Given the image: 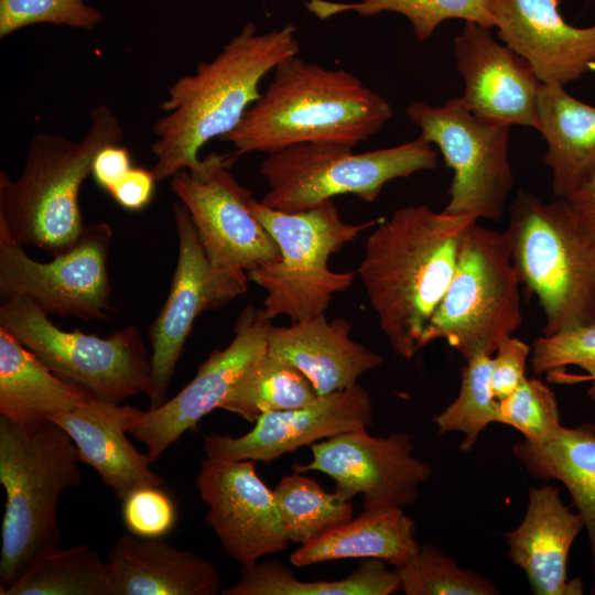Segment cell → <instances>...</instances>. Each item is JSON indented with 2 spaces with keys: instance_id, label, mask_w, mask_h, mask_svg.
<instances>
[{
  "instance_id": "obj_1",
  "label": "cell",
  "mask_w": 595,
  "mask_h": 595,
  "mask_svg": "<svg viewBox=\"0 0 595 595\" xmlns=\"http://www.w3.org/2000/svg\"><path fill=\"white\" fill-rule=\"evenodd\" d=\"M478 219L407 206L380 219L356 270L393 351L411 359L445 294L468 227Z\"/></svg>"
},
{
  "instance_id": "obj_2",
  "label": "cell",
  "mask_w": 595,
  "mask_h": 595,
  "mask_svg": "<svg viewBox=\"0 0 595 595\" xmlns=\"http://www.w3.org/2000/svg\"><path fill=\"white\" fill-rule=\"evenodd\" d=\"M299 52L294 25L258 34L256 24L248 22L212 61L201 62L193 74L171 85L160 105L165 115L152 127L156 181L181 170L199 173L206 163L198 158L201 149L235 129L261 96L262 78Z\"/></svg>"
},
{
  "instance_id": "obj_3",
  "label": "cell",
  "mask_w": 595,
  "mask_h": 595,
  "mask_svg": "<svg viewBox=\"0 0 595 595\" xmlns=\"http://www.w3.org/2000/svg\"><path fill=\"white\" fill-rule=\"evenodd\" d=\"M391 117L389 102L354 74L306 62L298 54L274 68L259 99L220 140L231 143L238 156L306 142L354 148Z\"/></svg>"
},
{
  "instance_id": "obj_4",
  "label": "cell",
  "mask_w": 595,
  "mask_h": 595,
  "mask_svg": "<svg viewBox=\"0 0 595 595\" xmlns=\"http://www.w3.org/2000/svg\"><path fill=\"white\" fill-rule=\"evenodd\" d=\"M90 125L78 141L48 132L35 133L29 143L20 176L0 173V227L15 242L56 256L82 236L78 197L96 154L119 143L122 126L106 105L89 110Z\"/></svg>"
},
{
  "instance_id": "obj_5",
  "label": "cell",
  "mask_w": 595,
  "mask_h": 595,
  "mask_svg": "<svg viewBox=\"0 0 595 595\" xmlns=\"http://www.w3.org/2000/svg\"><path fill=\"white\" fill-rule=\"evenodd\" d=\"M78 450L52 420L28 433L0 416V483L6 490L1 528L0 592L41 555L60 548L62 493L82 482Z\"/></svg>"
},
{
  "instance_id": "obj_6",
  "label": "cell",
  "mask_w": 595,
  "mask_h": 595,
  "mask_svg": "<svg viewBox=\"0 0 595 595\" xmlns=\"http://www.w3.org/2000/svg\"><path fill=\"white\" fill-rule=\"evenodd\" d=\"M507 232L521 283L539 301L543 335L595 322V238L565 198L519 191Z\"/></svg>"
},
{
  "instance_id": "obj_7",
  "label": "cell",
  "mask_w": 595,
  "mask_h": 595,
  "mask_svg": "<svg viewBox=\"0 0 595 595\" xmlns=\"http://www.w3.org/2000/svg\"><path fill=\"white\" fill-rule=\"evenodd\" d=\"M249 207L281 253L278 261L248 272L249 279L266 291L262 310L271 321L288 316L295 322L325 314L333 296L347 290L356 275L354 271L331 270L328 258L380 221L348 224L333 199L309 210L284 213L251 196Z\"/></svg>"
},
{
  "instance_id": "obj_8",
  "label": "cell",
  "mask_w": 595,
  "mask_h": 595,
  "mask_svg": "<svg viewBox=\"0 0 595 595\" xmlns=\"http://www.w3.org/2000/svg\"><path fill=\"white\" fill-rule=\"evenodd\" d=\"M520 284L507 230L474 221L421 348L443 339L465 360L478 354L493 356L499 343L522 324Z\"/></svg>"
},
{
  "instance_id": "obj_9",
  "label": "cell",
  "mask_w": 595,
  "mask_h": 595,
  "mask_svg": "<svg viewBox=\"0 0 595 595\" xmlns=\"http://www.w3.org/2000/svg\"><path fill=\"white\" fill-rule=\"evenodd\" d=\"M436 165L437 153L423 136L361 153L340 143H298L268 153L261 162L268 191L260 202L284 213L309 210L344 194L374 202L390 181Z\"/></svg>"
},
{
  "instance_id": "obj_10",
  "label": "cell",
  "mask_w": 595,
  "mask_h": 595,
  "mask_svg": "<svg viewBox=\"0 0 595 595\" xmlns=\"http://www.w3.org/2000/svg\"><path fill=\"white\" fill-rule=\"evenodd\" d=\"M0 327L58 377L96 399L120 403L150 390L151 356L137 325L106 338L78 329L63 331L33 302L13 298L1 303Z\"/></svg>"
},
{
  "instance_id": "obj_11",
  "label": "cell",
  "mask_w": 595,
  "mask_h": 595,
  "mask_svg": "<svg viewBox=\"0 0 595 595\" xmlns=\"http://www.w3.org/2000/svg\"><path fill=\"white\" fill-rule=\"evenodd\" d=\"M407 115L453 172L444 213L498 220L513 186L508 158L509 125L475 116L461 97L433 107L412 102Z\"/></svg>"
},
{
  "instance_id": "obj_12",
  "label": "cell",
  "mask_w": 595,
  "mask_h": 595,
  "mask_svg": "<svg viewBox=\"0 0 595 595\" xmlns=\"http://www.w3.org/2000/svg\"><path fill=\"white\" fill-rule=\"evenodd\" d=\"M112 235L105 221L86 225L75 245L41 262L0 227L1 301L24 298L47 315L108 321L115 311L107 268Z\"/></svg>"
},
{
  "instance_id": "obj_13",
  "label": "cell",
  "mask_w": 595,
  "mask_h": 595,
  "mask_svg": "<svg viewBox=\"0 0 595 595\" xmlns=\"http://www.w3.org/2000/svg\"><path fill=\"white\" fill-rule=\"evenodd\" d=\"M178 253L167 298L149 327L152 346L150 408L166 401L170 382L195 320L225 306L248 289V273L214 264L194 221L181 202L172 206Z\"/></svg>"
},
{
  "instance_id": "obj_14",
  "label": "cell",
  "mask_w": 595,
  "mask_h": 595,
  "mask_svg": "<svg viewBox=\"0 0 595 595\" xmlns=\"http://www.w3.org/2000/svg\"><path fill=\"white\" fill-rule=\"evenodd\" d=\"M238 155L210 153L199 173L181 170L171 190L187 208L203 248L219 267L247 273L278 261L280 249L249 207L251 192L229 172Z\"/></svg>"
},
{
  "instance_id": "obj_15",
  "label": "cell",
  "mask_w": 595,
  "mask_h": 595,
  "mask_svg": "<svg viewBox=\"0 0 595 595\" xmlns=\"http://www.w3.org/2000/svg\"><path fill=\"white\" fill-rule=\"evenodd\" d=\"M310 446L312 461L294 464L292 469L326 474L343 499L349 501L361 495L364 509L414 504L418 486L432 474L431 466L413 455L411 439L405 433L375 437L367 429H359Z\"/></svg>"
},
{
  "instance_id": "obj_16",
  "label": "cell",
  "mask_w": 595,
  "mask_h": 595,
  "mask_svg": "<svg viewBox=\"0 0 595 595\" xmlns=\"http://www.w3.org/2000/svg\"><path fill=\"white\" fill-rule=\"evenodd\" d=\"M270 325L262 309L247 305L226 348L213 350L195 377L172 399L139 411L128 433L147 446L152 463L186 431H197L198 422L219 408L239 378L267 349Z\"/></svg>"
},
{
  "instance_id": "obj_17",
  "label": "cell",
  "mask_w": 595,
  "mask_h": 595,
  "mask_svg": "<svg viewBox=\"0 0 595 595\" xmlns=\"http://www.w3.org/2000/svg\"><path fill=\"white\" fill-rule=\"evenodd\" d=\"M196 486L208 507L206 523L241 565L288 549L290 539L281 510L273 490L258 476L256 461L206 457Z\"/></svg>"
},
{
  "instance_id": "obj_18",
  "label": "cell",
  "mask_w": 595,
  "mask_h": 595,
  "mask_svg": "<svg viewBox=\"0 0 595 595\" xmlns=\"http://www.w3.org/2000/svg\"><path fill=\"white\" fill-rule=\"evenodd\" d=\"M372 424L368 392L357 382L346 389L320 396L312 403L260 415L248 433L204 436L206 457L215 461L270 463L299 447Z\"/></svg>"
},
{
  "instance_id": "obj_19",
  "label": "cell",
  "mask_w": 595,
  "mask_h": 595,
  "mask_svg": "<svg viewBox=\"0 0 595 595\" xmlns=\"http://www.w3.org/2000/svg\"><path fill=\"white\" fill-rule=\"evenodd\" d=\"M490 30L465 21L454 39L455 66L464 80L461 98L480 119L537 129L542 83L531 65L496 41Z\"/></svg>"
},
{
  "instance_id": "obj_20",
  "label": "cell",
  "mask_w": 595,
  "mask_h": 595,
  "mask_svg": "<svg viewBox=\"0 0 595 595\" xmlns=\"http://www.w3.org/2000/svg\"><path fill=\"white\" fill-rule=\"evenodd\" d=\"M498 39L523 57L542 84L566 85L595 69V24L577 28L561 0H488Z\"/></svg>"
},
{
  "instance_id": "obj_21",
  "label": "cell",
  "mask_w": 595,
  "mask_h": 595,
  "mask_svg": "<svg viewBox=\"0 0 595 595\" xmlns=\"http://www.w3.org/2000/svg\"><path fill=\"white\" fill-rule=\"evenodd\" d=\"M139 411L130 404L91 398L75 410L50 419L73 440L80 462L95 468L121 501L136 489L161 487L165 483L150 468L148 453L137 451L126 436Z\"/></svg>"
},
{
  "instance_id": "obj_22",
  "label": "cell",
  "mask_w": 595,
  "mask_h": 595,
  "mask_svg": "<svg viewBox=\"0 0 595 595\" xmlns=\"http://www.w3.org/2000/svg\"><path fill=\"white\" fill-rule=\"evenodd\" d=\"M584 529L578 512L564 505L554 486L532 487L521 523L505 533L509 558L537 595H582L583 582L567 576L570 549Z\"/></svg>"
},
{
  "instance_id": "obj_23",
  "label": "cell",
  "mask_w": 595,
  "mask_h": 595,
  "mask_svg": "<svg viewBox=\"0 0 595 595\" xmlns=\"http://www.w3.org/2000/svg\"><path fill=\"white\" fill-rule=\"evenodd\" d=\"M351 324L325 314L291 322L289 326L270 325L268 348L300 370L318 396L346 389L358 378L383 363L382 356L350 337Z\"/></svg>"
},
{
  "instance_id": "obj_24",
  "label": "cell",
  "mask_w": 595,
  "mask_h": 595,
  "mask_svg": "<svg viewBox=\"0 0 595 595\" xmlns=\"http://www.w3.org/2000/svg\"><path fill=\"white\" fill-rule=\"evenodd\" d=\"M108 563L112 595H217V569L201 555L172 547L162 538L122 534Z\"/></svg>"
},
{
  "instance_id": "obj_25",
  "label": "cell",
  "mask_w": 595,
  "mask_h": 595,
  "mask_svg": "<svg viewBox=\"0 0 595 595\" xmlns=\"http://www.w3.org/2000/svg\"><path fill=\"white\" fill-rule=\"evenodd\" d=\"M91 398L0 327V416L33 433L53 415L75 410Z\"/></svg>"
},
{
  "instance_id": "obj_26",
  "label": "cell",
  "mask_w": 595,
  "mask_h": 595,
  "mask_svg": "<svg viewBox=\"0 0 595 595\" xmlns=\"http://www.w3.org/2000/svg\"><path fill=\"white\" fill-rule=\"evenodd\" d=\"M537 130L548 149L555 197L572 194L595 170V107L567 94L563 85L542 84L537 100Z\"/></svg>"
},
{
  "instance_id": "obj_27",
  "label": "cell",
  "mask_w": 595,
  "mask_h": 595,
  "mask_svg": "<svg viewBox=\"0 0 595 595\" xmlns=\"http://www.w3.org/2000/svg\"><path fill=\"white\" fill-rule=\"evenodd\" d=\"M415 523L401 507L365 509L357 518L301 544L290 555L295 566L343 559H376L400 567L418 552Z\"/></svg>"
},
{
  "instance_id": "obj_28",
  "label": "cell",
  "mask_w": 595,
  "mask_h": 595,
  "mask_svg": "<svg viewBox=\"0 0 595 595\" xmlns=\"http://www.w3.org/2000/svg\"><path fill=\"white\" fill-rule=\"evenodd\" d=\"M512 451L532 476L556 479L569 490L587 531L595 592V425H562L552 439L541 443L524 439Z\"/></svg>"
},
{
  "instance_id": "obj_29",
  "label": "cell",
  "mask_w": 595,
  "mask_h": 595,
  "mask_svg": "<svg viewBox=\"0 0 595 595\" xmlns=\"http://www.w3.org/2000/svg\"><path fill=\"white\" fill-rule=\"evenodd\" d=\"M400 588L396 571L367 559L350 575L335 581L304 582L277 560L242 565L238 583L223 595H389Z\"/></svg>"
},
{
  "instance_id": "obj_30",
  "label": "cell",
  "mask_w": 595,
  "mask_h": 595,
  "mask_svg": "<svg viewBox=\"0 0 595 595\" xmlns=\"http://www.w3.org/2000/svg\"><path fill=\"white\" fill-rule=\"evenodd\" d=\"M318 397L300 370L267 346L230 389L219 408L255 423L264 413L301 408Z\"/></svg>"
},
{
  "instance_id": "obj_31",
  "label": "cell",
  "mask_w": 595,
  "mask_h": 595,
  "mask_svg": "<svg viewBox=\"0 0 595 595\" xmlns=\"http://www.w3.org/2000/svg\"><path fill=\"white\" fill-rule=\"evenodd\" d=\"M1 595H112L109 563L87 544L50 551L32 562Z\"/></svg>"
},
{
  "instance_id": "obj_32",
  "label": "cell",
  "mask_w": 595,
  "mask_h": 595,
  "mask_svg": "<svg viewBox=\"0 0 595 595\" xmlns=\"http://www.w3.org/2000/svg\"><path fill=\"white\" fill-rule=\"evenodd\" d=\"M305 7L322 20L348 11L365 17L382 12L398 13L409 20L415 37L421 42L430 39L437 25L447 19L494 28L488 0H363L355 3L309 0Z\"/></svg>"
},
{
  "instance_id": "obj_33",
  "label": "cell",
  "mask_w": 595,
  "mask_h": 595,
  "mask_svg": "<svg viewBox=\"0 0 595 595\" xmlns=\"http://www.w3.org/2000/svg\"><path fill=\"white\" fill-rule=\"evenodd\" d=\"M290 541L305 544L353 518V506L337 493L324 490L314 479L294 472L273 490Z\"/></svg>"
},
{
  "instance_id": "obj_34",
  "label": "cell",
  "mask_w": 595,
  "mask_h": 595,
  "mask_svg": "<svg viewBox=\"0 0 595 595\" xmlns=\"http://www.w3.org/2000/svg\"><path fill=\"white\" fill-rule=\"evenodd\" d=\"M491 355L478 354L466 360L456 399L434 418L437 432H461L462 451H469L488 424L499 423V401L490 383Z\"/></svg>"
},
{
  "instance_id": "obj_35",
  "label": "cell",
  "mask_w": 595,
  "mask_h": 595,
  "mask_svg": "<svg viewBox=\"0 0 595 595\" xmlns=\"http://www.w3.org/2000/svg\"><path fill=\"white\" fill-rule=\"evenodd\" d=\"M407 595H494L497 587L487 578L456 562L431 544L420 547L404 565L396 570Z\"/></svg>"
},
{
  "instance_id": "obj_36",
  "label": "cell",
  "mask_w": 595,
  "mask_h": 595,
  "mask_svg": "<svg viewBox=\"0 0 595 595\" xmlns=\"http://www.w3.org/2000/svg\"><path fill=\"white\" fill-rule=\"evenodd\" d=\"M499 423L521 432L530 442H545L562 428L553 391L541 380H526L499 401Z\"/></svg>"
},
{
  "instance_id": "obj_37",
  "label": "cell",
  "mask_w": 595,
  "mask_h": 595,
  "mask_svg": "<svg viewBox=\"0 0 595 595\" xmlns=\"http://www.w3.org/2000/svg\"><path fill=\"white\" fill-rule=\"evenodd\" d=\"M536 375L563 371L574 365L587 372L580 379L592 381L588 396L595 401V322L566 328L534 339L530 355Z\"/></svg>"
},
{
  "instance_id": "obj_38",
  "label": "cell",
  "mask_w": 595,
  "mask_h": 595,
  "mask_svg": "<svg viewBox=\"0 0 595 595\" xmlns=\"http://www.w3.org/2000/svg\"><path fill=\"white\" fill-rule=\"evenodd\" d=\"M101 20V11L86 0H0L1 39L41 23L93 31Z\"/></svg>"
},
{
  "instance_id": "obj_39",
  "label": "cell",
  "mask_w": 595,
  "mask_h": 595,
  "mask_svg": "<svg viewBox=\"0 0 595 595\" xmlns=\"http://www.w3.org/2000/svg\"><path fill=\"white\" fill-rule=\"evenodd\" d=\"M122 519L129 532L139 538H162L175 524L176 508L160 487H142L122 500Z\"/></svg>"
},
{
  "instance_id": "obj_40",
  "label": "cell",
  "mask_w": 595,
  "mask_h": 595,
  "mask_svg": "<svg viewBox=\"0 0 595 595\" xmlns=\"http://www.w3.org/2000/svg\"><path fill=\"white\" fill-rule=\"evenodd\" d=\"M531 347L509 336L501 340L491 356L490 383L494 397L500 401L510 396L524 380Z\"/></svg>"
},
{
  "instance_id": "obj_41",
  "label": "cell",
  "mask_w": 595,
  "mask_h": 595,
  "mask_svg": "<svg viewBox=\"0 0 595 595\" xmlns=\"http://www.w3.org/2000/svg\"><path fill=\"white\" fill-rule=\"evenodd\" d=\"M131 155L119 143L102 148L95 156L91 174L97 184L109 194L131 170Z\"/></svg>"
},
{
  "instance_id": "obj_42",
  "label": "cell",
  "mask_w": 595,
  "mask_h": 595,
  "mask_svg": "<svg viewBox=\"0 0 595 595\" xmlns=\"http://www.w3.org/2000/svg\"><path fill=\"white\" fill-rule=\"evenodd\" d=\"M156 182L152 170L132 166L110 195L121 207L139 210L150 203Z\"/></svg>"
},
{
  "instance_id": "obj_43",
  "label": "cell",
  "mask_w": 595,
  "mask_h": 595,
  "mask_svg": "<svg viewBox=\"0 0 595 595\" xmlns=\"http://www.w3.org/2000/svg\"><path fill=\"white\" fill-rule=\"evenodd\" d=\"M565 199L583 228L595 238V170Z\"/></svg>"
},
{
  "instance_id": "obj_44",
  "label": "cell",
  "mask_w": 595,
  "mask_h": 595,
  "mask_svg": "<svg viewBox=\"0 0 595 595\" xmlns=\"http://www.w3.org/2000/svg\"><path fill=\"white\" fill-rule=\"evenodd\" d=\"M595 2V0H593Z\"/></svg>"
}]
</instances>
